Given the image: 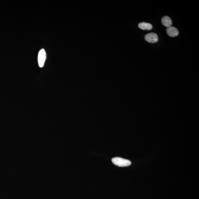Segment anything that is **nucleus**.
<instances>
[{
  "instance_id": "obj_6",
  "label": "nucleus",
  "mask_w": 199,
  "mask_h": 199,
  "mask_svg": "<svg viewBox=\"0 0 199 199\" xmlns=\"http://www.w3.org/2000/svg\"><path fill=\"white\" fill-rule=\"evenodd\" d=\"M139 29L143 30H150L152 29V25L150 23L141 22L138 24Z\"/></svg>"
},
{
  "instance_id": "obj_5",
  "label": "nucleus",
  "mask_w": 199,
  "mask_h": 199,
  "mask_svg": "<svg viewBox=\"0 0 199 199\" xmlns=\"http://www.w3.org/2000/svg\"><path fill=\"white\" fill-rule=\"evenodd\" d=\"M162 24L167 28L171 26L172 25V21L170 17L168 16H164L161 20Z\"/></svg>"
},
{
  "instance_id": "obj_4",
  "label": "nucleus",
  "mask_w": 199,
  "mask_h": 199,
  "mask_svg": "<svg viewBox=\"0 0 199 199\" xmlns=\"http://www.w3.org/2000/svg\"><path fill=\"white\" fill-rule=\"evenodd\" d=\"M166 31L167 34L171 37H176L178 35V29L174 27L170 26L168 27Z\"/></svg>"
},
{
  "instance_id": "obj_3",
  "label": "nucleus",
  "mask_w": 199,
  "mask_h": 199,
  "mask_svg": "<svg viewBox=\"0 0 199 199\" xmlns=\"http://www.w3.org/2000/svg\"><path fill=\"white\" fill-rule=\"evenodd\" d=\"M144 38L146 41L151 43H156L158 40V35L154 33L148 34L145 35Z\"/></svg>"
},
{
  "instance_id": "obj_2",
  "label": "nucleus",
  "mask_w": 199,
  "mask_h": 199,
  "mask_svg": "<svg viewBox=\"0 0 199 199\" xmlns=\"http://www.w3.org/2000/svg\"><path fill=\"white\" fill-rule=\"evenodd\" d=\"M46 59V53L44 49H42L39 52L38 61L39 67H43L44 65Z\"/></svg>"
},
{
  "instance_id": "obj_1",
  "label": "nucleus",
  "mask_w": 199,
  "mask_h": 199,
  "mask_svg": "<svg viewBox=\"0 0 199 199\" xmlns=\"http://www.w3.org/2000/svg\"><path fill=\"white\" fill-rule=\"evenodd\" d=\"M112 161L115 165L119 167L128 166L131 164L130 160L118 157L113 158Z\"/></svg>"
}]
</instances>
